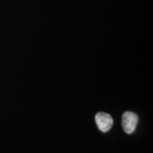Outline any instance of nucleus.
<instances>
[{"instance_id":"obj_2","label":"nucleus","mask_w":153,"mask_h":153,"mask_svg":"<svg viewBox=\"0 0 153 153\" xmlns=\"http://www.w3.org/2000/svg\"><path fill=\"white\" fill-rule=\"evenodd\" d=\"M95 120L98 128L103 133H106L111 128L114 120L109 114L104 112H99L96 114Z\"/></svg>"},{"instance_id":"obj_1","label":"nucleus","mask_w":153,"mask_h":153,"mask_svg":"<svg viewBox=\"0 0 153 153\" xmlns=\"http://www.w3.org/2000/svg\"><path fill=\"white\" fill-rule=\"evenodd\" d=\"M138 122V116L135 113L126 111L122 116V127L127 134H132L135 131Z\"/></svg>"}]
</instances>
